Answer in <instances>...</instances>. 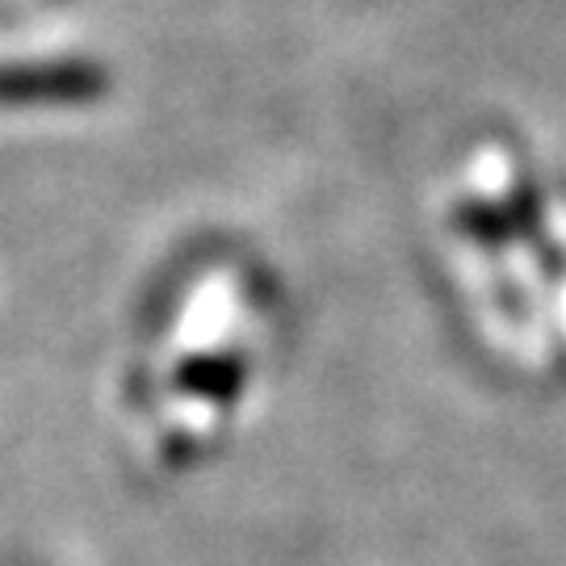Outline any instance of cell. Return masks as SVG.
Returning <instances> with one entry per match:
<instances>
[{
  "mask_svg": "<svg viewBox=\"0 0 566 566\" xmlns=\"http://www.w3.org/2000/svg\"><path fill=\"white\" fill-rule=\"evenodd\" d=\"M248 378L235 357H193V365H185L181 382L198 395H235L240 382Z\"/></svg>",
  "mask_w": 566,
  "mask_h": 566,
  "instance_id": "obj_1",
  "label": "cell"
}]
</instances>
